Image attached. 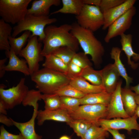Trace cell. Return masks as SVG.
<instances>
[{
  "instance_id": "1",
  "label": "cell",
  "mask_w": 139,
  "mask_h": 139,
  "mask_svg": "<svg viewBox=\"0 0 139 139\" xmlns=\"http://www.w3.org/2000/svg\"><path fill=\"white\" fill-rule=\"evenodd\" d=\"M71 24H64L57 27L50 25L46 27L45 37L42 41L44 46L41 54L45 57L51 54L55 49L61 47H67L76 52L79 45L76 38L71 32Z\"/></svg>"
},
{
  "instance_id": "2",
  "label": "cell",
  "mask_w": 139,
  "mask_h": 139,
  "mask_svg": "<svg viewBox=\"0 0 139 139\" xmlns=\"http://www.w3.org/2000/svg\"><path fill=\"white\" fill-rule=\"evenodd\" d=\"M71 33L77 39L84 54L90 55L95 65L101 63L105 50L101 42L95 37L92 31L80 26L77 23L72 24Z\"/></svg>"
},
{
  "instance_id": "3",
  "label": "cell",
  "mask_w": 139,
  "mask_h": 139,
  "mask_svg": "<svg viewBox=\"0 0 139 139\" xmlns=\"http://www.w3.org/2000/svg\"><path fill=\"white\" fill-rule=\"evenodd\" d=\"M36 88L44 94H53L70 84V79L65 74L44 67L30 76Z\"/></svg>"
},
{
  "instance_id": "4",
  "label": "cell",
  "mask_w": 139,
  "mask_h": 139,
  "mask_svg": "<svg viewBox=\"0 0 139 139\" xmlns=\"http://www.w3.org/2000/svg\"><path fill=\"white\" fill-rule=\"evenodd\" d=\"M57 21L56 19L50 18L49 16H36L27 14L22 20L14 27L11 36L15 37L21 32L28 31L32 33L30 37H38L39 41L41 42L45 37L44 30L46 26Z\"/></svg>"
},
{
  "instance_id": "5",
  "label": "cell",
  "mask_w": 139,
  "mask_h": 139,
  "mask_svg": "<svg viewBox=\"0 0 139 139\" xmlns=\"http://www.w3.org/2000/svg\"><path fill=\"white\" fill-rule=\"evenodd\" d=\"M32 0H0V16L6 22L17 24L27 14Z\"/></svg>"
},
{
  "instance_id": "6",
  "label": "cell",
  "mask_w": 139,
  "mask_h": 139,
  "mask_svg": "<svg viewBox=\"0 0 139 139\" xmlns=\"http://www.w3.org/2000/svg\"><path fill=\"white\" fill-rule=\"evenodd\" d=\"M25 78H22L15 86L7 89L3 84L0 86V101L7 110L12 109L22 103L29 91L25 84Z\"/></svg>"
},
{
  "instance_id": "7",
  "label": "cell",
  "mask_w": 139,
  "mask_h": 139,
  "mask_svg": "<svg viewBox=\"0 0 139 139\" xmlns=\"http://www.w3.org/2000/svg\"><path fill=\"white\" fill-rule=\"evenodd\" d=\"M76 18L80 26L93 32L102 27L104 24L103 13L98 6L84 5Z\"/></svg>"
},
{
  "instance_id": "8",
  "label": "cell",
  "mask_w": 139,
  "mask_h": 139,
  "mask_svg": "<svg viewBox=\"0 0 139 139\" xmlns=\"http://www.w3.org/2000/svg\"><path fill=\"white\" fill-rule=\"evenodd\" d=\"M42 44L39 41L37 36L30 37L26 46L19 55L23 57L27 62L30 76L39 70L40 62L44 60L41 54Z\"/></svg>"
},
{
  "instance_id": "9",
  "label": "cell",
  "mask_w": 139,
  "mask_h": 139,
  "mask_svg": "<svg viewBox=\"0 0 139 139\" xmlns=\"http://www.w3.org/2000/svg\"><path fill=\"white\" fill-rule=\"evenodd\" d=\"M107 106L103 104L82 105L76 111L70 114L73 119L84 120L100 126L99 121L106 119L107 116Z\"/></svg>"
},
{
  "instance_id": "10",
  "label": "cell",
  "mask_w": 139,
  "mask_h": 139,
  "mask_svg": "<svg viewBox=\"0 0 139 139\" xmlns=\"http://www.w3.org/2000/svg\"><path fill=\"white\" fill-rule=\"evenodd\" d=\"M136 10V8L133 6L108 27L107 33L104 39L106 42L109 43L112 38L124 34L130 28Z\"/></svg>"
},
{
  "instance_id": "11",
  "label": "cell",
  "mask_w": 139,
  "mask_h": 139,
  "mask_svg": "<svg viewBox=\"0 0 139 139\" xmlns=\"http://www.w3.org/2000/svg\"><path fill=\"white\" fill-rule=\"evenodd\" d=\"M138 117L135 114L126 118H116L113 119H103L99 121L100 126L106 130L108 129L126 130L129 134L133 130L139 131V124L137 121Z\"/></svg>"
},
{
  "instance_id": "12",
  "label": "cell",
  "mask_w": 139,
  "mask_h": 139,
  "mask_svg": "<svg viewBox=\"0 0 139 139\" xmlns=\"http://www.w3.org/2000/svg\"><path fill=\"white\" fill-rule=\"evenodd\" d=\"M122 81L120 80L115 90L112 93L110 101L107 106L106 119L116 118H126L130 117L126 112L121 95Z\"/></svg>"
},
{
  "instance_id": "13",
  "label": "cell",
  "mask_w": 139,
  "mask_h": 139,
  "mask_svg": "<svg viewBox=\"0 0 139 139\" xmlns=\"http://www.w3.org/2000/svg\"><path fill=\"white\" fill-rule=\"evenodd\" d=\"M33 108L32 116L28 121L20 123L14 121L12 119L13 125L20 131L23 139H42V136L36 133L35 129V122L37 118L38 104V102L34 103L32 106Z\"/></svg>"
},
{
  "instance_id": "14",
  "label": "cell",
  "mask_w": 139,
  "mask_h": 139,
  "mask_svg": "<svg viewBox=\"0 0 139 139\" xmlns=\"http://www.w3.org/2000/svg\"><path fill=\"white\" fill-rule=\"evenodd\" d=\"M135 0H125L121 4L103 13L104 24L102 29L105 30L116 20L134 6Z\"/></svg>"
},
{
  "instance_id": "15",
  "label": "cell",
  "mask_w": 139,
  "mask_h": 139,
  "mask_svg": "<svg viewBox=\"0 0 139 139\" xmlns=\"http://www.w3.org/2000/svg\"><path fill=\"white\" fill-rule=\"evenodd\" d=\"M102 86L107 92L112 93L116 89L120 76L114 64H109L101 70Z\"/></svg>"
},
{
  "instance_id": "16",
  "label": "cell",
  "mask_w": 139,
  "mask_h": 139,
  "mask_svg": "<svg viewBox=\"0 0 139 139\" xmlns=\"http://www.w3.org/2000/svg\"><path fill=\"white\" fill-rule=\"evenodd\" d=\"M36 119L37 124L40 126L47 120L64 122L67 124L73 119L70 114L62 108L53 110L45 109L38 110Z\"/></svg>"
},
{
  "instance_id": "17",
  "label": "cell",
  "mask_w": 139,
  "mask_h": 139,
  "mask_svg": "<svg viewBox=\"0 0 139 139\" xmlns=\"http://www.w3.org/2000/svg\"><path fill=\"white\" fill-rule=\"evenodd\" d=\"M5 54L9 59L8 64L5 67L6 71H17L25 76L30 75L29 70L25 59L19 58L11 49L8 51H5Z\"/></svg>"
},
{
  "instance_id": "18",
  "label": "cell",
  "mask_w": 139,
  "mask_h": 139,
  "mask_svg": "<svg viewBox=\"0 0 139 139\" xmlns=\"http://www.w3.org/2000/svg\"><path fill=\"white\" fill-rule=\"evenodd\" d=\"M60 0H35L32 3L31 7L28 9L27 14L36 16H49L50 8L53 6H58Z\"/></svg>"
},
{
  "instance_id": "19",
  "label": "cell",
  "mask_w": 139,
  "mask_h": 139,
  "mask_svg": "<svg viewBox=\"0 0 139 139\" xmlns=\"http://www.w3.org/2000/svg\"><path fill=\"white\" fill-rule=\"evenodd\" d=\"M120 42L121 46V50L124 51L127 58L128 64L132 68L135 69L138 64L132 61L131 58L135 61L139 60V54L134 51L132 46V36L130 34H123L121 36Z\"/></svg>"
},
{
  "instance_id": "20",
  "label": "cell",
  "mask_w": 139,
  "mask_h": 139,
  "mask_svg": "<svg viewBox=\"0 0 139 139\" xmlns=\"http://www.w3.org/2000/svg\"><path fill=\"white\" fill-rule=\"evenodd\" d=\"M69 84L85 95L106 91L102 85H93L80 76L71 79Z\"/></svg>"
},
{
  "instance_id": "21",
  "label": "cell",
  "mask_w": 139,
  "mask_h": 139,
  "mask_svg": "<svg viewBox=\"0 0 139 139\" xmlns=\"http://www.w3.org/2000/svg\"><path fill=\"white\" fill-rule=\"evenodd\" d=\"M136 94L129 88H121V95L124 108L130 117L135 114L138 106L135 99Z\"/></svg>"
},
{
  "instance_id": "22",
  "label": "cell",
  "mask_w": 139,
  "mask_h": 139,
  "mask_svg": "<svg viewBox=\"0 0 139 139\" xmlns=\"http://www.w3.org/2000/svg\"><path fill=\"white\" fill-rule=\"evenodd\" d=\"M61 2L62 7L52 12L50 15L61 13L77 16L80 13L84 5L83 0H62Z\"/></svg>"
},
{
  "instance_id": "23",
  "label": "cell",
  "mask_w": 139,
  "mask_h": 139,
  "mask_svg": "<svg viewBox=\"0 0 139 139\" xmlns=\"http://www.w3.org/2000/svg\"><path fill=\"white\" fill-rule=\"evenodd\" d=\"M121 50L117 47H114L111 49L110 54L111 58L114 60V64L120 76L123 78L126 82V88H129V85L133 81L132 78L128 75L124 65L120 58Z\"/></svg>"
},
{
  "instance_id": "24",
  "label": "cell",
  "mask_w": 139,
  "mask_h": 139,
  "mask_svg": "<svg viewBox=\"0 0 139 139\" xmlns=\"http://www.w3.org/2000/svg\"><path fill=\"white\" fill-rule=\"evenodd\" d=\"M112 93L106 91L85 95L80 99L81 105L85 104H103L108 105Z\"/></svg>"
},
{
  "instance_id": "25",
  "label": "cell",
  "mask_w": 139,
  "mask_h": 139,
  "mask_svg": "<svg viewBox=\"0 0 139 139\" xmlns=\"http://www.w3.org/2000/svg\"><path fill=\"white\" fill-rule=\"evenodd\" d=\"M45 57V60L42 65L44 67L66 75L68 70V65L61 59L52 54Z\"/></svg>"
},
{
  "instance_id": "26",
  "label": "cell",
  "mask_w": 139,
  "mask_h": 139,
  "mask_svg": "<svg viewBox=\"0 0 139 139\" xmlns=\"http://www.w3.org/2000/svg\"><path fill=\"white\" fill-rule=\"evenodd\" d=\"M12 28L10 24L2 19L0 20V50L5 51H9L11 47L9 37L11 36Z\"/></svg>"
},
{
  "instance_id": "27",
  "label": "cell",
  "mask_w": 139,
  "mask_h": 139,
  "mask_svg": "<svg viewBox=\"0 0 139 139\" xmlns=\"http://www.w3.org/2000/svg\"><path fill=\"white\" fill-rule=\"evenodd\" d=\"M80 77L93 85H102L101 70H95L89 67L83 69Z\"/></svg>"
},
{
  "instance_id": "28",
  "label": "cell",
  "mask_w": 139,
  "mask_h": 139,
  "mask_svg": "<svg viewBox=\"0 0 139 139\" xmlns=\"http://www.w3.org/2000/svg\"><path fill=\"white\" fill-rule=\"evenodd\" d=\"M31 34V32L26 31L18 37H14L11 36L9 37V41L11 49L13 50L17 55H19Z\"/></svg>"
},
{
  "instance_id": "29",
  "label": "cell",
  "mask_w": 139,
  "mask_h": 139,
  "mask_svg": "<svg viewBox=\"0 0 139 139\" xmlns=\"http://www.w3.org/2000/svg\"><path fill=\"white\" fill-rule=\"evenodd\" d=\"M67 124L77 136L84 139L85 134L92 124L88 121L81 119H73Z\"/></svg>"
},
{
  "instance_id": "30",
  "label": "cell",
  "mask_w": 139,
  "mask_h": 139,
  "mask_svg": "<svg viewBox=\"0 0 139 139\" xmlns=\"http://www.w3.org/2000/svg\"><path fill=\"white\" fill-rule=\"evenodd\" d=\"M60 97L61 108L65 110L70 114L76 111L81 105L80 99L66 96Z\"/></svg>"
},
{
  "instance_id": "31",
  "label": "cell",
  "mask_w": 139,
  "mask_h": 139,
  "mask_svg": "<svg viewBox=\"0 0 139 139\" xmlns=\"http://www.w3.org/2000/svg\"><path fill=\"white\" fill-rule=\"evenodd\" d=\"M76 53L67 47L64 46L55 49L51 54L59 58L68 65Z\"/></svg>"
},
{
  "instance_id": "32",
  "label": "cell",
  "mask_w": 139,
  "mask_h": 139,
  "mask_svg": "<svg viewBox=\"0 0 139 139\" xmlns=\"http://www.w3.org/2000/svg\"><path fill=\"white\" fill-rule=\"evenodd\" d=\"M41 99L45 103V109L53 110L61 108L60 96L54 94H42Z\"/></svg>"
},
{
  "instance_id": "33",
  "label": "cell",
  "mask_w": 139,
  "mask_h": 139,
  "mask_svg": "<svg viewBox=\"0 0 139 139\" xmlns=\"http://www.w3.org/2000/svg\"><path fill=\"white\" fill-rule=\"evenodd\" d=\"M52 94L60 97H68L80 99L82 98L85 95L70 84L63 87Z\"/></svg>"
},
{
  "instance_id": "34",
  "label": "cell",
  "mask_w": 139,
  "mask_h": 139,
  "mask_svg": "<svg viewBox=\"0 0 139 139\" xmlns=\"http://www.w3.org/2000/svg\"><path fill=\"white\" fill-rule=\"evenodd\" d=\"M108 132L103 128L92 124L88 129L84 136V139H98L102 136L107 137Z\"/></svg>"
},
{
  "instance_id": "35",
  "label": "cell",
  "mask_w": 139,
  "mask_h": 139,
  "mask_svg": "<svg viewBox=\"0 0 139 139\" xmlns=\"http://www.w3.org/2000/svg\"><path fill=\"white\" fill-rule=\"evenodd\" d=\"M71 62L83 69L91 66L92 65L87 55L85 54L83 52H76Z\"/></svg>"
},
{
  "instance_id": "36",
  "label": "cell",
  "mask_w": 139,
  "mask_h": 139,
  "mask_svg": "<svg viewBox=\"0 0 139 139\" xmlns=\"http://www.w3.org/2000/svg\"><path fill=\"white\" fill-rule=\"evenodd\" d=\"M42 95L38 90H29L22 103L24 106H31L33 103L42 100Z\"/></svg>"
},
{
  "instance_id": "37",
  "label": "cell",
  "mask_w": 139,
  "mask_h": 139,
  "mask_svg": "<svg viewBox=\"0 0 139 139\" xmlns=\"http://www.w3.org/2000/svg\"><path fill=\"white\" fill-rule=\"evenodd\" d=\"M125 1V0H101L99 7L103 13L121 4Z\"/></svg>"
},
{
  "instance_id": "38",
  "label": "cell",
  "mask_w": 139,
  "mask_h": 139,
  "mask_svg": "<svg viewBox=\"0 0 139 139\" xmlns=\"http://www.w3.org/2000/svg\"><path fill=\"white\" fill-rule=\"evenodd\" d=\"M83 69L71 62L68 65V70L66 75L70 79L79 77Z\"/></svg>"
},
{
  "instance_id": "39",
  "label": "cell",
  "mask_w": 139,
  "mask_h": 139,
  "mask_svg": "<svg viewBox=\"0 0 139 139\" xmlns=\"http://www.w3.org/2000/svg\"><path fill=\"white\" fill-rule=\"evenodd\" d=\"M0 130V139H23V136L21 133L17 135L8 132L5 129L3 125L1 126Z\"/></svg>"
},
{
  "instance_id": "40",
  "label": "cell",
  "mask_w": 139,
  "mask_h": 139,
  "mask_svg": "<svg viewBox=\"0 0 139 139\" xmlns=\"http://www.w3.org/2000/svg\"><path fill=\"white\" fill-rule=\"evenodd\" d=\"M106 130L111 134L113 139H126L125 135L120 133L118 130L108 129Z\"/></svg>"
},
{
  "instance_id": "41",
  "label": "cell",
  "mask_w": 139,
  "mask_h": 139,
  "mask_svg": "<svg viewBox=\"0 0 139 139\" xmlns=\"http://www.w3.org/2000/svg\"><path fill=\"white\" fill-rule=\"evenodd\" d=\"M6 115L3 114H0V122L8 127L13 125L12 118H8Z\"/></svg>"
},
{
  "instance_id": "42",
  "label": "cell",
  "mask_w": 139,
  "mask_h": 139,
  "mask_svg": "<svg viewBox=\"0 0 139 139\" xmlns=\"http://www.w3.org/2000/svg\"><path fill=\"white\" fill-rule=\"evenodd\" d=\"M7 60V58H5L0 60V78H2L4 75L6 71L5 70L6 65L5 63Z\"/></svg>"
},
{
  "instance_id": "43",
  "label": "cell",
  "mask_w": 139,
  "mask_h": 139,
  "mask_svg": "<svg viewBox=\"0 0 139 139\" xmlns=\"http://www.w3.org/2000/svg\"><path fill=\"white\" fill-rule=\"evenodd\" d=\"M101 0H83L84 5L99 7Z\"/></svg>"
},
{
  "instance_id": "44",
  "label": "cell",
  "mask_w": 139,
  "mask_h": 139,
  "mask_svg": "<svg viewBox=\"0 0 139 139\" xmlns=\"http://www.w3.org/2000/svg\"><path fill=\"white\" fill-rule=\"evenodd\" d=\"M6 110L3 103L2 102L0 101V114L7 115Z\"/></svg>"
},
{
  "instance_id": "45",
  "label": "cell",
  "mask_w": 139,
  "mask_h": 139,
  "mask_svg": "<svg viewBox=\"0 0 139 139\" xmlns=\"http://www.w3.org/2000/svg\"><path fill=\"white\" fill-rule=\"evenodd\" d=\"M130 89L132 91H134L136 94L139 95V84L136 86H132Z\"/></svg>"
},
{
  "instance_id": "46",
  "label": "cell",
  "mask_w": 139,
  "mask_h": 139,
  "mask_svg": "<svg viewBox=\"0 0 139 139\" xmlns=\"http://www.w3.org/2000/svg\"><path fill=\"white\" fill-rule=\"evenodd\" d=\"M59 139H71L70 136L66 135H63L60 136Z\"/></svg>"
},
{
  "instance_id": "47",
  "label": "cell",
  "mask_w": 139,
  "mask_h": 139,
  "mask_svg": "<svg viewBox=\"0 0 139 139\" xmlns=\"http://www.w3.org/2000/svg\"><path fill=\"white\" fill-rule=\"evenodd\" d=\"M135 99L136 103L139 106V95L136 94Z\"/></svg>"
},
{
  "instance_id": "48",
  "label": "cell",
  "mask_w": 139,
  "mask_h": 139,
  "mask_svg": "<svg viewBox=\"0 0 139 139\" xmlns=\"http://www.w3.org/2000/svg\"><path fill=\"white\" fill-rule=\"evenodd\" d=\"M138 117H139V106L138 105L135 112V114Z\"/></svg>"
},
{
  "instance_id": "49",
  "label": "cell",
  "mask_w": 139,
  "mask_h": 139,
  "mask_svg": "<svg viewBox=\"0 0 139 139\" xmlns=\"http://www.w3.org/2000/svg\"><path fill=\"white\" fill-rule=\"evenodd\" d=\"M106 137L105 136H102L98 139H106Z\"/></svg>"
},
{
  "instance_id": "50",
  "label": "cell",
  "mask_w": 139,
  "mask_h": 139,
  "mask_svg": "<svg viewBox=\"0 0 139 139\" xmlns=\"http://www.w3.org/2000/svg\"><path fill=\"white\" fill-rule=\"evenodd\" d=\"M131 139H139L136 138H131Z\"/></svg>"
},
{
  "instance_id": "51",
  "label": "cell",
  "mask_w": 139,
  "mask_h": 139,
  "mask_svg": "<svg viewBox=\"0 0 139 139\" xmlns=\"http://www.w3.org/2000/svg\"><path fill=\"white\" fill-rule=\"evenodd\" d=\"M84 139V138H81V139Z\"/></svg>"
},
{
  "instance_id": "52",
  "label": "cell",
  "mask_w": 139,
  "mask_h": 139,
  "mask_svg": "<svg viewBox=\"0 0 139 139\" xmlns=\"http://www.w3.org/2000/svg\"></svg>"
}]
</instances>
